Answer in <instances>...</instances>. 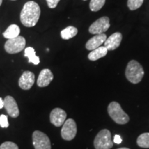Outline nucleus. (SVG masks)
Segmentation results:
<instances>
[{
    "label": "nucleus",
    "instance_id": "obj_18",
    "mask_svg": "<svg viewBox=\"0 0 149 149\" xmlns=\"http://www.w3.org/2000/svg\"><path fill=\"white\" fill-rule=\"evenodd\" d=\"M78 33V30L77 28L72 26H70L66 27V29L61 31V37L63 40H70V39L72 38L74 36H76Z\"/></svg>",
    "mask_w": 149,
    "mask_h": 149
},
{
    "label": "nucleus",
    "instance_id": "obj_21",
    "mask_svg": "<svg viewBox=\"0 0 149 149\" xmlns=\"http://www.w3.org/2000/svg\"><path fill=\"white\" fill-rule=\"evenodd\" d=\"M144 0H128L127 6L130 10H135L141 6Z\"/></svg>",
    "mask_w": 149,
    "mask_h": 149
},
{
    "label": "nucleus",
    "instance_id": "obj_16",
    "mask_svg": "<svg viewBox=\"0 0 149 149\" xmlns=\"http://www.w3.org/2000/svg\"><path fill=\"white\" fill-rule=\"evenodd\" d=\"M20 33V28L16 24H11L3 32V35L5 38L13 39L18 37Z\"/></svg>",
    "mask_w": 149,
    "mask_h": 149
},
{
    "label": "nucleus",
    "instance_id": "obj_29",
    "mask_svg": "<svg viewBox=\"0 0 149 149\" xmlns=\"http://www.w3.org/2000/svg\"><path fill=\"white\" fill-rule=\"evenodd\" d=\"M84 1H86V0H84Z\"/></svg>",
    "mask_w": 149,
    "mask_h": 149
},
{
    "label": "nucleus",
    "instance_id": "obj_28",
    "mask_svg": "<svg viewBox=\"0 0 149 149\" xmlns=\"http://www.w3.org/2000/svg\"><path fill=\"white\" fill-rule=\"evenodd\" d=\"M1 3H2V0H0V6H1Z\"/></svg>",
    "mask_w": 149,
    "mask_h": 149
},
{
    "label": "nucleus",
    "instance_id": "obj_2",
    "mask_svg": "<svg viewBox=\"0 0 149 149\" xmlns=\"http://www.w3.org/2000/svg\"><path fill=\"white\" fill-rule=\"evenodd\" d=\"M126 77L134 84L140 82L144 75L143 67L138 61L131 60L128 62L125 71Z\"/></svg>",
    "mask_w": 149,
    "mask_h": 149
},
{
    "label": "nucleus",
    "instance_id": "obj_23",
    "mask_svg": "<svg viewBox=\"0 0 149 149\" xmlns=\"http://www.w3.org/2000/svg\"><path fill=\"white\" fill-rule=\"evenodd\" d=\"M0 126L1 128H8L9 126L8 117L6 115H0Z\"/></svg>",
    "mask_w": 149,
    "mask_h": 149
},
{
    "label": "nucleus",
    "instance_id": "obj_20",
    "mask_svg": "<svg viewBox=\"0 0 149 149\" xmlns=\"http://www.w3.org/2000/svg\"><path fill=\"white\" fill-rule=\"evenodd\" d=\"M106 3V0H91L89 7L91 11L97 12L101 10Z\"/></svg>",
    "mask_w": 149,
    "mask_h": 149
},
{
    "label": "nucleus",
    "instance_id": "obj_8",
    "mask_svg": "<svg viewBox=\"0 0 149 149\" xmlns=\"http://www.w3.org/2000/svg\"><path fill=\"white\" fill-rule=\"evenodd\" d=\"M77 124L72 119H68L62 125L61 135L64 140L70 141L74 138L77 134Z\"/></svg>",
    "mask_w": 149,
    "mask_h": 149
},
{
    "label": "nucleus",
    "instance_id": "obj_25",
    "mask_svg": "<svg viewBox=\"0 0 149 149\" xmlns=\"http://www.w3.org/2000/svg\"><path fill=\"white\" fill-rule=\"evenodd\" d=\"M122 141V139L121 138L120 135H115L114 139H113V142H115V144H120Z\"/></svg>",
    "mask_w": 149,
    "mask_h": 149
},
{
    "label": "nucleus",
    "instance_id": "obj_7",
    "mask_svg": "<svg viewBox=\"0 0 149 149\" xmlns=\"http://www.w3.org/2000/svg\"><path fill=\"white\" fill-rule=\"evenodd\" d=\"M111 26L110 19L108 17H102L91 24L88 29L89 33L93 35L102 34L107 31Z\"/></svg>",
    "mask_w": 149,
    "mask_h": 149
},
{
    "label": "nucleus",
    "instance_id": "obj_14",
    "mask_svg": "<svg viewBox=\"0 0 149 149\" xmlns=\"http://www.w3.org/2000/svg\"><path fill=\"white\" fill-rule=\"evenodd\" d=\"M53 74L51 70L48 68L43 69L39 74L37 79V86L39 87H46L51 84L53 79Z\"/></svg>",
    "mask_w": 149,
    "mask_h": 149
},
{
    "label": "nucleus",
    "instance_id": "obj_27",
    "mask_svg": "<svg viewBox=\"0 0 149 149\" xmlns=\"http://www.w3.org/2000/svg\"><path fill=\"white\" fill-rule=\"evenodd\" d=\"M118 149H129V148H118Z\"/></svg>",
    "mask_w": 149,
    "mask_h": 149
},
{
    "label": "nucleus",
    "instance_id": "obj_15",
    "mask_svg": "<svg viewBox=\"0 0 149 149\" xmlns=\"http://www.w3.org/2000/svg\"><path fill=\"white\" fill-rule=\"evenodd\" d=\"M107 53L108 50L105 46H100L91 51L88 54V58L91 61H97L99 59L105 57L107 55Z\"/></svg>",
    "mask_w": 149,
    "mask_h": 149
},
{
    "label": "nucleus",
    "instance_id": "obj_1",
    "mask_svg": "<svg viewBox=\"0 0 149 149\" xmlns=\"http://www.w3.org/2000/svg\"><path fill=\"white\" fill-rule=\"evenodd\" d=\"M41 10L38 3L33 1H28L24 4L20 13V20L24 26L31 28L36 25L39 21Z\"/></svg>",
    "mask_w": 149,
    "mask_h": 149
},
{
    "label": "nucleus",
    "instance_id": "obj_6",
    "mask_svg": "<svg viewBox=\"0 0 149 149\" xmlns=\"http://www.w3.org/2000/svg\"><path fill=\"white\" fill-rule=\"evenodd\" d=\"M33 144L35 149H51L49 137L40 130H35L33 133Z\"/></svg>",
    "mask_w": 149,
    "mask_h": 149
},
{
    "label": "nucleus",
    "instance_id": "obj_11",
    "mask_svg": "<svg viewBox=\"0 0 149 149\" xmlns=\"http://www.w3.org/2000/svg\"><path fill=\"white\" fill-rule=\"evenodd\" d=\"M19 86L23 90H30L35 83V74L32 72L24 71L19 79Z\"/></svg>",
    "mask_w": 149,
    "mask_h": 149
},
{
    "label": "nucleus",
    "instance_id": "obj_22",
    "mask_svg": "<svg viewBox=\"0 0 149 149\" xmlns=\"http://www.w3.org/2000/svg\"><path fill=\"white\" fill-rule=\"evenodd\" d=\"M0 149H19V147L15 143L12 141H5L1 144Z\"/></svg>",
    "mask_w": 149,
    "mask_h": 149
},
{
    "label": "nucleus",
    "instance_id": "obj_24",
    "mask_svg": "<svg viewBox=\"0 0 149 149\" xmlns=\"http://www.w3.org/2000/svg\"><path fill=\"white\" fill-rule=\"evenodd\" d=\"M59 1L60 0H46V2H47L48 6L50 8H55L57 7Z\"/></svg>",
    "mask_w": 149,
    "mask_h": 149
},
{
    "label": "nucleus",
    "instance_id": "obj_12",
    "mask_svg": "<svg viewBox=\"0 0 149 149\" xmlns=\"http://www.w3.org/2000/svg\"><path fill=\"white\" fill-rule=\"evenodd\" d=\"M122 40V35L120 32L114 33L112 34L104 42V46L108 51H114L120 46Z\"/></svg>",
    "mask_w": 149,
    "mask_h": 149
},
{
    "label": "nucleus",
    "instance_id": "obj_4",
    "mask_svg": "<svg viewBox=\"0 0 149 149\" xmlns=\"http://www.w3.org/2000/svg\"><path fill=\"white\" fill-rule=\"evenodd\" d=\"M113 146L111 132L107 129L100 130L94 140L95 149H111Z\"/></svg>",
    "mask_w": 149,
    "mask_h": 149
},
{
    "label": "nucleus",
    "instance_id": "obj_5",
    "mask_svg": "<svg viewBox=\"0 0 149 149\" xmlns=\"http://www.w3.org/2000/svg\"><path fill=\"white\" fill-rule=\"evenodd\" d=\"M26 40L24 37L19 36L15 38L9 39L5 43V51L9 54H16L25 48Z\"/></svg>",
    "mask_w": 149,
    "mask_h": 149
},
{
    "label": "nucleus",
    "instance_id": "obj_9",
    "mask_svg": "<svg viewBox=\"0 0 149 149\" xmlns=\"http://www.w3.org/2000/svg\"><path fill=\"white\" fill-rule=\"evenodd\" d=\"M66 113L64 110L55 108L51 111L50 114V121L56 127H59L64 124L66 119Z\"/></svg>",
    "mask_w": 149,
    "mask_h": 149
},
{
    "label": "nucleus",
    "instance_id": "obj_17",
    "mask_svg": "<svg viewBox=\"0 0 149 149\" xmlns=\"http://www.w3.org/2000/svg\"><path fill=\"white\" fill-rule=\"evenodd\" d=\"M24 56L29 58V62L32 63L34 65L40 64V57L36 55L35 49L33 47H28L24 50Z\"/></svg>",
    "mask_w": 149,
    "mask_h": 149
},
{
    "label": "nucleus",
    "instance_id": "obj_26",
    "mask_svg": "<svg viewBox=\"0 0 149 149\" xmlns=\"http://www.w3.org/2000/svg\"><path fill=\"white\" fill-rule=\"evenodd\" d=\"M4 107V103H3V100L1 97H0V109H3Z\"/></svg>",
    "mask_w": 149,
    "mask_h": 149
},
{
    "label": "nucleus",
    "instance_id": "obj_3",
    "mask_svg": "<svg viewBox=\"0 0 149 149\" xmlns=\"http://www.w3.org/2000/svg\"><path fill=\"white\" fill-rule=\"evenodd\" d=\"M108 113L110 117L117 124H125L129 121V117L123 111L120 104L116 102H112L108 107Z\"/></svg>",
    "mask_w": 149,
    "mask_h": 149
},
{
    "label": "nucleus",
    "instance_id": "obj_10",
    "mask_svg": "<svg viewBox=\"0 0 149 149\" xmlns=\"http://www.w3.org/2000/svg\"><path fill=\"white\" fill-rule=\"evenodd\" d=\"M4 108L9 116L16 118L19 115V109L15 100L12 96L8 95L3 100Z\"/></svg>",
    "mask_w": 149,
    "mask_h": 149
},
{
    "label": "nucleus",
    "instance_id": "obj_19",
    "mask_svg": "<svg viewBox=\"0 0 149 149\" xmlns=\"http://www.w3.org/2000/svg\"><path fill=\"white\" fill-rule=\"evenodd\" d=\"M137 144L141 148H149V133H145L140 135L137 139Z\"/></svg>",
    "mask_w": 149,
    "mask_h": 149
},
{
    "label": "nucleus",
    "instance_id": "obj_13",
    "mask_svg": "<svg viewBox=\"0 0 149 149\" xmlns=\"http://www.w3.org/2000/svg\"><path fill=\"white\" fill-rule=\"evenodd\" d=\"M107 35L102 33V34L95 35V36L89 40L86 44V48L88 51H93L101 46L102 44H104L105 41L107 40Z\"/></svg>",
    "mask_w": 149,
    "mask_h": 149
}]
</instances>
